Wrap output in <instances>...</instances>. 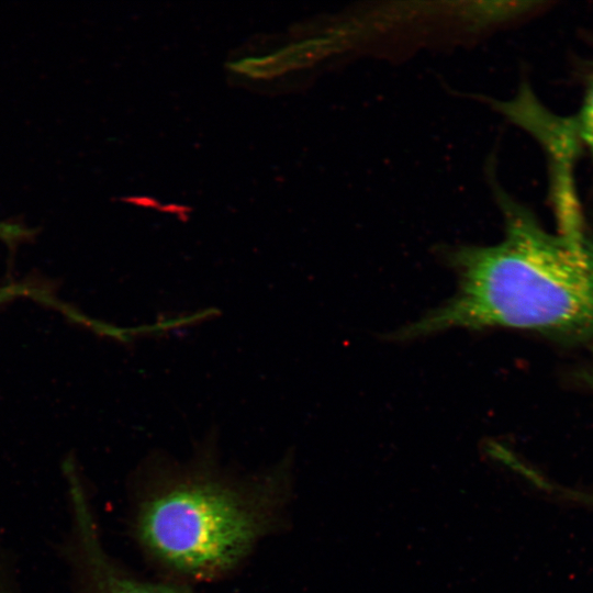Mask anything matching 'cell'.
<instances>
[{
    "mask_svg": "<svg viewBox=\"0 0 593 593\" xmlns=\"http://www.w3.org/2000/svg\"><path fill=\"white\" fill-rule=\"evenodd\" d=\"M21 299H31L61 307V303L58 300L54 299L47 291L35 286H30L29 283L0 284V304Z\"/></svg>",
    "mask_w": 593,
    "mask_h": 593,
    "instance_id": "5",
    "label": "cell"
},
{
    "mask_svg": "<svg viewBox=\"0 0 593 593\" xmlns=\"http://www.w3.org/2000/svg\"><path fill=\"white\" fill-rule=\"evenodd\" d=\"M289 497L283 467L244 477L172 471L138 496L134 535L168 573L211 581L236 569L279 526Z\"/></svg>",
    "mask_w": 593,
    "mask_h": 593,
    "instance_id": "2",
    "label": "cell"
},
{
    "mask_svg": "<svg viewBox=\"0 0 593 593\" xmlns=\"http://www.w3.org/2000/svg\"><path fill=\"white\" fill-rule=\"evenodd\" d=\"M592 371H593V369H592ZM592 380H593V373H592Z\"/></svg>",
    "mask_w": 593,
    "mask_h": 593,
    "instance_id": "7",
    "label": "cell"
},
{
    "mask_svg": "<svg viewBox=\"0 0 593 593\" xmlns=\"http://www.w3.org/2000/svg\"><path fill=\"white\" fill-rule=\"evenodd\" d=\"M561 127L566 132H571V137L588 152L593 163V74L588 80L578 113Z\"/></svg>",
    "mask_w": 593,
    "mask_h": 593,
    "instance_id": "4",
    "label": "cell"
},
{
    "mask_svg": "<svg viewBox=\"0 0 593 593\" xmlns=\"http://www.w3.org/2000/svg\"><path fill=\"white\" fill-rule=\"evenodd\" d=\"M496 195L503 240L455 249V295L401 329L400 338L492 327L593 336V234H550L505 192Z\"/></svg>",
    "mask_w": 593,
    "mask_h": 593,
    "instance_id": "1",
    "label": "cell"
},
{
    "mask_svg": "<svg viewBox=\"0 0 593 593\" xmlns=\"http://www.w3.org/2000/svg\"><path fill=\"white\" fill-rule=\"evenodd\" d=\"M15 234V228L12 224L0 223V238L11 240Z\"/></svg>",
    "mask_w": 593,
    "mask_h": 593,
    "instance_id": "6",
    "label": "cell"
},
{
    "mask_svg": "<svg viewBox=\"0 0 593 593\" xmlns=\"http://www.w3.org/2000/svg\"><path fill=\"white\" fill-rule=\"evenodd\" d=\"M66 484L72 513L80 593H188L175 585L150 582L123 570L102 546L85 486L71 465Z\"/></svg>",
    "mask_w": 593,
    "mask_h": 593,
    "instance_id": "3",
    "label": "cell"
}]
</instances>
